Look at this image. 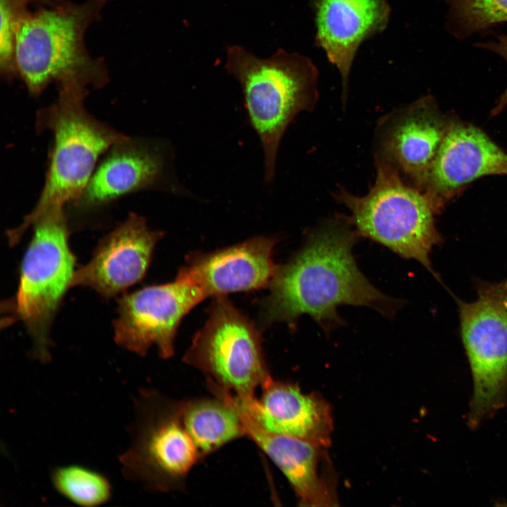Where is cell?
Returning a JSON list of instances; mask_svg holds the SVG:
<instances>
[{"mask_svg": "<svg viewBox=\"0 0 507 507\" xmlns=\"http://www.w3.org/2000/svg\"><path fill=\"white\" fill-rule=\"evenodd\" d=\"M358 234L348 217L337 215L307 233L303 246L277 265L260 305L261 327L275 323L294 325L311 317L325 332L343 325L337 309L366 306L393 316L401 301L383 294L358 268L353 247Z\"/></svg>", "mask_w": 507, "mask_h": 507, "instance_id": "obj_1", "label": "cell"}, {"mask_svg": "<svg viewBox=\"0 0 507 507\" xmlns=\"http://www.w3.org/2000/svg\"><path fill=\"white\" fill-rule=\"evenodd\" d=\"M88 86L78 82L58 85L56 101L37 115L39 132L49 130L53 142L43 188L32 210L11 237L20 241L47 208L65 206L82 193L100 158L126 135L92 115L84 106Z\"/></svg>", "mask_w": 507, "mask_h": 507, "instance_id": "obj_2", "label": "cell"}, {"mask_svg": "<svg viewBox=\"0 0 507 507\" xmlns=\"http://www.w3.org/2000/svg\"><path fill=\"white\" fill-rule=\"evenodd\" d=\"M105 2L67 1L23 15L16 33L15 63L17 77L30 93L37 96L54 82H80L94 88L106 84L104 62L92 58L84 44L85 32L101 17Z\"/></svg>", "mask_w": 507, "mask_h": 507, "instance_id": "obj_3", "label": "cell"}, {"mask_svg": "<svg viewBox=\"0 0 507 507\" xmlns=\"http://www.w3.org/2000/svg\"><path fill=\"white\" fill-rule=\"evenodd\" d=\"M225 68L241 86L249 123L263 148L264 181L271 183L286 129L298 113L312 110L317 102V68L299 54L280 49L261 59L240 46L227 48Z\"/></svg>", "mask_w": 507, "mask_h": 507, "instance_id": "obj_4", "label": "cell"}, {"mask_svg": "<svg viewBox=\"0 0 507 507\" xmlns=\"http://www.w3.org/2000/svg\"><path fill=\"white\" fill-rule=\"evenodd\" d=\"M375 159L376 178L366 195H353L338 187L334 197L349 210V220L359 237L415 260L437 278L430 254L442 241L434 224L439 210L424 192L406 184L396 167Z\"/></svg>", "mask_w": 507, "mask_h": 507, "instance_id": "obj_5", "label": "cell"}, {"mask_svg": "<svg viewBox=\"0 0 507 507\" xmlns=\"http://www.w3.org/2000/svg\"><path fill=\"white\" fill-rule=\"evenodd\" d=\"M32 226L34 232L22 260L11 312L27 328L35 357L46 362L51 356V325L64 294L72 287L75 258L69 246L65 206L47 208Z\"/></svg>", "mask_w": 507, "mask_h": 507, "instance_id": "obj_6", "label": "cell"}, {"mask_svg": "<svg viewBox=\"0 0 507 507\" xmlns=\"http://www.w3.org/2000/svg\"><path fill=\"white\" fill-rule=\"evenodd\" d=\"M130 434L131 445L120 456L124 476L151 492L184 491L189 472L201 460L183 423L181 400L141 389Z\"/></svg>", "mask_w": 507, "mask_h": 507, "instance_id": "obj_7", "label": "cell"}, {"mask_svg": "<svg viewBox=\"0 0 507 507\" xmlns=\"http://www.w3.org/2000/svg\"><path fill=\"white\" fill-rule=\"evenodd\" d=\"M182 361L201 371L209 389L256 396L270 376L259 327L226 297L215 296Z\"/></svg>", "mask_w": 507, "mask_h": 507, "instance_id": "obj_8", "label": "cell"}, {"mask_svg": "<svg viewBox=\"0 0 507 507\" xmlns=\"http://www.w3.org/2000/svg\"><path fill=\"white\" fill-rule=\"evenodd\" d=\"M477 289L475 301H458L461 337L473 380L472 426L507 399V280L480 282Z\"/></svg>", "mask_w": 507, "mask_h": 507, "instance_id": "obj_9", "label": "cell"}, {"mask_svg": "<svg viewBox=\"0 0 507 507\" xmlns=\"http://www.w3.org/2000/svg\"><path fill=\"white\" fill-rule=\"evenodd\" d=\"M205 299L198 287L176 279L125 294L118 300L114 339L139 356L154 346L160 356L169 358L182 320Z\"/></svg>", "mask_w": 507, "mask_h": 507, "instance_id": "obj_10", "label": "cell"}, {"mask_svg": "<svg viewBox=\"0 0 507 507\" xmlns=\"http://www.w3.org/2000/svg\"><path fill=\"white\" fill-rule=\"evenodd\" d=\"M169 163L158 141L125 136L96 165L80 196L69 204L75 210L101 209L137 192L168 187Z\"/></svg>", "mask_w": 507, "mask_h": 507, "instance_id": "obj_11", "label": "cell"}, {"mask_svg": "<svg viewBox=\"0 0 507 507\" xmlns=\"http://www.w3.org/2000/svg\"><path fill=\"white\" fill-rule=\"evenodd\" d=\"M450 121L428 96L396 109L379 123L375 157L390 163L422 191Z\"/></svg>", "mask_w": 507, "mask_h": 507, "instance_id": "obj_12", "label": "cell"}, {"mask_svg": "<svg viewBox=\"0 0 507 507\" xmlns=\"http://www.w3.org/2000/svg\"><path fill=\"white\" fill-rule=\"evenodd\" d=\"M163 236L143 216L130 213L102 239L89 261L75 270L72 287H89L106 299L116 296L144 277Z\"/></svg>", "mask_w": 507, "mask_h": 507, "instance_id": "obj_13", "label": "cell"}, {"mask_svg": "<svg viewBox=\"0 0 507 507\" xmlns=\"http://www.w3.org/2000/svg\"><path fill=\"white\" fill-rule=\"evenodd\" d=\"M275 237L257 236L210 252L187 256L176 280L198 287L205 297L225 296L267 287L277 265Z\"/></svg>", "mask_w": 507, "mask_h": 507, "instance_id": "obj_14", "label": "cell"}, {"mask_svg": "<svg viewBox=\"0 0 507 507\" xmlns=\"http://www.w3.org/2000/svg\"><path fill=\"white\" fill-rule=\"evenodd\" d=\"M261 395L234 396L246 418L263 430L329 447L333 417L330 404L315 392L305 394L297 384L271 375L261 387Z\"/></svg>", "mask_w": 507, "mask_h": 507, "instance_id": "obj_15", "label": "cell"}, {"mask_svg": "<svg viewBox=\"0 0 507 507\" xmlns=\"http://www.w3.org/2000/svg\"><path fill=\"white\" fill-rule=\"evenodd\" d=\"M490 175H507V154L480 128L451 120L422 191L440 211L462 187Z\"/></svg>", "mask_w": 507, "mask_h": 507, "instance_id": "obj_16", "label": "cell"}, {"mask_svg": "<svg viewBox=\"0 0 507 507\" xmlns=\"http://www.w3.org/2000/svg\"><path fill=\"white\" fill-rule=\"evenodd\" d=\"M245 418L247 437L285 476L303 506L338 505L337 480L327 447L270 434Z\"/></svg>", "mask_w": 507, "mask_h": 507, "instance_id": "obj_17", "label": "cell"}, {"mask_svg": "<svg viewBox=\"0 0 507 507\" xmlns=\"http://www.w3.org/2000/svg\"><path fill=\"white\" fill-rule=\"evenodd\" d=\"M315 40L342 80L346 102L348 82L361 43L387 26L390 14L387 0H313Z\"/></svg>", "mask_w": 507, "mask_h": 507, "instance_id": "obj_18", "label": "cell"}, {"mask_svg": "<svg viewBox=\"0 0 507 507\" xmlns=\"http://www.w3.org/2000/svg\"><path fill=\"white\" fill-rule=\"evenodd\" d=\"M181 400L182 417L201 460L236 439L246 437L244 415L232 395Z\"/></svg>", "mask_w": 507, "mask_h": 507, "instance_id": "obj_19", "label": "cell"}, {"mask_svg": "<svg viewBox=\"0 0 507 507\" xmlns=\"http://www.w3.org/2000/svg\"><path fill=\"white\" fill-rule=\"evenodd\" d=\"M51 479L61 495L80 506L101 505L112 494L111 484L103 474L80 465L57 467Z\"/></svg>", "mask_w": 507, "mask_h": 507, "instance_id": "obj_20", "label": "cell"}, {"mask_svg": "<svg viewBox=\"0 0 507 507\" xmlns=\"http://www.w3.org/2000/svg\"><path fill=\"white\" fill-rule=\"evenodd\" d=\"M444 1L449 6L446 27L457 39L507 23V0Z\"/></svg>", "mask_w": 507, "mask_h": 507, "instance_id": "obj_21", "label": "cell"}, {"mask_svg": "<svg viewBox=\"0 0 507 507\" xmlns=\"http://www.w3.org/2000/svg\"><path fill=\"white\" fill-rule=\"evenodd\" d=\"M28 0H0V71L6 80L17 77L15 39L20 19L28 11Z\"/></svg>", "mask_w": 507, "mask_h": 507, "instance_id": "obj_22", "label": "cell"}, {"mask_svg": "<svg viewBox=\"0 0 507 507\" xmlns=\"http://www.w3.org/2000/svg\"><path fill=\"white\" fill-rule=\"evenodd\" d=\"M477 46L491 51L501 56L507 63V36L504 35L496 36V40L480 42ZM507 106V88L501 94L498 104L492 110V115H496Z\"/></svg>", "mask_w": 507, "mask_h": 507, "instance_id": "obj_23", "label": "cell"}, {"mask_svg": "<svg viewBox=\"0 0 507 507\" xmlns=\"http://www.w3.org/2000/svg\"><path fill=\"white\" fill-rule=\"evenodd\" d=\"M30 3L39 5V6L54 7L67 2L66 0H28Z\"/></svg>", "mask_w": 507, "mask_h": 507, "instance_id": "obj_24", "label": "cell"}]
</instances>
